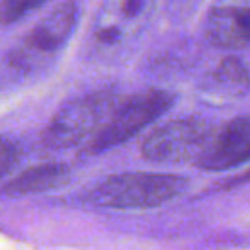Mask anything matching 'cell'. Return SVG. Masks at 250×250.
<instances>
[{"instance_id":"6da1fadb","label":"cell","mask_w":250,"mask_h":250,"mask_svg":"<svg viewBox=\"0 0 250 250\" xmlns=\"http://www.w3.org/2000/svg\"><path fill=\"white\" fill-rule=\"evenodd\" d=\"M80 16L76 0H64L49 10L6 55L4 78L21 82L45 72L68 43Z\"/></svg>"},{"instance_id":"7a4b0ae2","label":"cell","mask_w":250,"mask_h":250,"mask_svg":"<svg viewBox=\"0 0 250 250\" xmlns=\"http://www.w3.org/2000/svg\"><path fill=\"white\" fill-rule=\"evenodd\" d=\"M189 180L178 174L121 172L111 174L82 193V201L104 209H152L186 191Z\"/></svg>"},{"instance_id":"3957f363","label":"cell","mask_w":250,"mask_h":250,"mask_svg":"<svg viewBox=\"0 0 250 250\" xmlns=\"http://www.w3.org/2000/svg\"><path fill=\"white\" fill-rule=\"evenodd\" d=\"M119 104V94L113 86L98 88L64 102L45 123L39 133V146L43 150H64L80 145L92 137L111 115Z\"/></svg>"},{"instance_id":"277c9868","label":"cell","mask_w":250,"mask_h":250,"mask_svg":"<svg viewBox=\"0 0 250 250\" xmlns=\"http://www.w3.org/2000/svg\"><path fill=\"white\" fill-rule=\"evenodd\" d=\"M174 104L176 94L164 88H146L131 94L113 107L105 123L90 137L82 148V156L100 154L133 139L158 117H162Z\"/></svg>"},{"instance_id":"5b68a950","label":"cell","mask_w":250,"mask_h":250,"mask_svg":"<svg viewBox=\"0 0 250 250\" xmlns=\"http://www.w3.org/2000/svg\"><path fill=\"white\" fill-rule=\"evenodd\" d=\"M213 135V125L201 115L174 117L154 127L141 143V154L152 164L195 162Z\"/></svg>"},{"instance_id":"8992f818","label":"cell","mask_w":250,"mask_h":250,"mask_svg":"<svg viewBox=\"0 0 250 250\" xmlns=\"http://www.w3.org/2000/svg\"><path fill=\"white\" fill-rule=\"evenodd\" d=\"M152 0H104L92 27L90 45L96 55L109 57L139 33L150 14Z\"/></svg>"},{"instance_id":"52a82bcc","label":"cell","mask_w":250,"mask_h":250,"mask_svg":"<svg viewBox=\"0 0 250 250\" xmlns=\"http://www.w3.org/2000/svg\"><path fill=\"white\" fill-rule=\"evenodd\" d=\"M250 160V115H236L213 129L195 166L205 172H227Z\"/></svg>"},{"instance_id":"ba28073f","label":"cell","mask_w":250,"mask_h":250,"mask_svg":"<svg viewBox=\"0 0 250 250\" xmlns=\"http://www.w3.org/2000/svg\"><path fill=\"white\" fill-rule=\"evenodd\" d=\"M203 35L217 49L250 47V0H215L205 14Z\"/></svg>"},{"instance_id":"9c48e42d","label":"cell","mask_w":250,"mask_h":250,"mask_svg":"<svg viewBox=\"0 0 250 250\" xmlns=\"http://www.w3.org/2000/svg\"><path fill=\"white\" fill-rule=\"evenodd\" d=\"M250 92V70L242 59L229 55L203 78L201 98L209 104H229Z\"/></svg>"},{"instance_id":"30bf717a","label":"cell","mask_w":250,"mask_h":250,"mask_svg":"<svg viewBox=\"0 0 250 250\" xmlns=\"http://www.w3.org/2000/svg\"><path fill=\"white\" fill-rule=\"evenodd\" d=\"M70 180V166L66 162H41L8 176L2 184V195L6 199L27 197L49 189L62 188Z\"/></svg>"},{"instance_id":"8fae6325","label":"cell","mask_w":250,"mask_h":250,"mask_svg":"<svg viewBox=\"0 0 250 250\" xmlns=\"http://www.w3.org/2000/svg\"><path fill=\"white\" fill-rule=\"evenodd\" d=\"M45 2L47 0H2V23L12 25Z\"/></svg>"},{"instance_id":"7c38bea8","label":"cell","mask_w":250,"mask_h":250,"mask_svg":"<svg viewBox=\"0 0 250 250\" xmlns=\"http://www.w3.org/2000/svg\"><path fill=\"white\" fill-rule=\"evenodd\" d=\"M21 156H23V148L20 141L10 135H2V176L4 178H8L14 172Z\"/></svg>"},{"instance_id":"4fadbf2b","label":"cell","mask_w":250,"mask_h":250,"mask_svg":"<svg viewBox=\"0 0 250 250\" xmlns=\"http://www.w3.org/2000/svg\"><path fill=\"white\" fill-rule=\"evenodd\" d=\"M244 184H250V168H248V170H244L242 174H236V176H230V178H227V180L219 182L215 188H217L219 191H227V189L240 188V186H244Z\"/></svg>"}]
</instances>
